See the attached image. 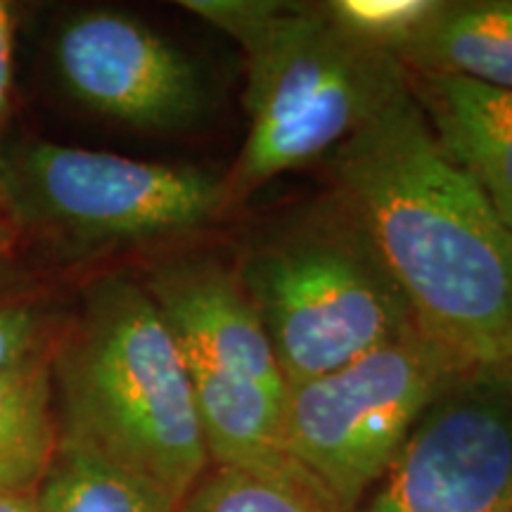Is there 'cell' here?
<instances>
[{
  "instance_id": "cell-1",
  "label": "cell",
  "mask_w": 512,
  "mask_h": 512,
  "mask_svg": "<svg viewBox=\"0 0 512 512\" xmlns=\"http://www.w3.org/2000/svg\"><path fill=\"white\" fill-rule=\"evenodd\" d=\"M418 328L467 366L512 358V230L403 91L328 157Z\"/></svg>"
},
{
  "instance_id": "cell-2",
  "label": "cell",
  "mask_w": 512,
  "mask_h": 512,
  "mask_svg": "<svg viewBox=\"0 0 512 512\" xmlns=\"http://www.w3.org/2000/svg\"><path fill=\"white\" fill-rule=\"evenodd\" d=\"M50 375L60 441L183 501L209 467L195 396L169 325L126 273L83 287L57 330Z\"/></svg>"
},
{
  "instance_id": "cell-3",
  "label": "cell",
  "mask_w": 512,
  "mask_h": 512,
  "mask_svg": "<svg viewBox=\"0 0 512 512\" xmlns=\"http://www.w3.org/2000/svg\"><path fill=\"white\" fill-rule=\"evenodd\" d=\"M181 8L233 38L245 57L249 126L223 176L230 207L275 176L328 159L411 83L392 53L344 31L323 3L183 0Z\"/></svg>"
},
{
  "instance_id": "cell-4",
  "label": "cell",
  "mask_w": 512,
  "mask_h": 512,
  "mask_svg": "<svg viewBox=\"0 0 512 512\" xmlns=\"http://www.w3.org/2000/svg\"><path fill=\"white\" fill-rule=\"evenodd\" d=\"M233 268L287 387L418 325L368 226L332 188L254 230Z\"/></svg>"
},
{
  "instance_id": "cell-5",
  "label": "cell",
  "mask_w": 512,
  "mask_h": 512,
  "mask_svg": "<svg viewBox=\"0 0 512 512\" xmlns=\"http://www.w3.org/2000/svg\"><path fill=\"white\" fill-rule=\"evenodd\" d=\"M140 280L176 339L209 465L313 482L285 448L287 382L233 261L178 254Z\"/></svg>"
},
{
  "instance_id": "cell-6",
  "label": "cell",
  "mask_w": 512,
  "mask_h": 512,
  "mask_svg": "<svg viewBox=\"0 0 512 512\" xmlns=\"http://www.w3.org/2000/svg\"><path fill=\"white\" fill-rule=\"evenodd\" d=\"M230 207L226 178L24 138L0 147V211L12 233L67 249L192 233Z\"/></svg>"
},
{
  "instance_id": "cell-7",
  "label": "cell",
  "mask_w": 512,
  "mask_h": 512,
  "mask_svg": "<svg viewBox=\"0 0 512 512\" xmlns=\"http://www.w3.org/2000/svg\"><path fill=\"white\" fill-rule=\"evenodd\" d=\"M465 368L415 325L347 366L287 387V453L339 510L356 512L425 408Z\"/></svg>"
},
{
  "instance_id": "cell-8",
  "label": "cell",
  "mask_w": 512,
  "mask_h": 512,
  "mask_svg": "<svg viewBox=\"0 0 512 512\" xmlns=\"http://www.w3.org/2000/svg\"><path fill=\"white\" fill-rule=\"evenodd\" d=\"M512 510V358L470 366L437 394L356 512Z\"/></svg>"
},
{
  "instance_id": "cell-9",
  "label": "cell",
  "mask_w": 512,
  "mask_h": 512,
  "mask_svg": "<svg viewBox=\"0 0 512 512\" xmlns=\"http://www.w3.org/2000/svg\"><path fill=\"white\" fill-rule=\"evenodd\" d=\"M53 62L76 102L140 131H178L207 110L200 67L126 12L69 15L55 34Z\"/></svg>"
},
{
  "instance_id": "cell-10",
  "label": "cell",
  "mask_w": 512,
  "mask_h": 512,
  "mask_svg": "<svg viewBox=\"0 0 512 512\" xmlns=\"http://www.w3.org/2000/svg\"><path fill=\"white\" fill-rule=\"evenodd\" d=\"M411 93L441 150L512 230V91L458 76L411 74Z\"/></svg>"
},
{
  "instance_id": "cell-11",
  "label": "cell",
  "mask_w": 512,
  "mask_h": 512,
  "mask_svg": "<svg viewBox=\"0 0 512 512\" xmlns=\"http://www.w3.org/2000/svg\"><path fill=\"white\" fill-rule=\"evenodd\" d=\"M394 57L411 74L512 91V0H437Z\"/></svg>"
},
{
  "instance_id": "cell-12",
  "label": "cell",
  "mask_w": 512,
  "mask_h": 512,
  "mask_svg": "<svg viewBox=\"0 0 512 512\" xmlns=\"http://www.w3.org/2000/svg\"><path fill=\"white\" fill-rule=\"evenodd\" d=\"M50 349L0 368V494H34L60 444Z\"/></svg>"
},
{
  "instance_id": "cell-13",
  "label": "cell",
  "mask_w": 512,
  "mask_h": 512,
  "mask_svg": "<svg viewBox=\"0 0 512 512\" xmlns=\"http://www.w3.org/2000/svg\"><path fill=\"white\" fill-rule=\"evenodd\" d=\"M34 503L36 512H178L181 501L110 460L60 441Z\"/></svg>"
},
{
  "instance_id": "cell-14",
  "label": "cell",
  "mask_w": 512,
  "mask_h": 512,
  "mask_svg": "<svg viewBox=\"0 0 512 512\" xmlns=\"http://www.w3.org/2000/svg\"><path fill=\"white\" fill-rule=\"evenodd\" d=\"M178 512H342L309 479L209 465Z\"/></svg>"
},
{
  "instance_id": "cell-15",
  "label": "cell",
  "mask_w": 512,
  "mask_h": 512,
  "mask_svg": "<svg viewBox=\"0 0 512 512\" xmlns=\"http://www.w3.org/2000/svg\"><path fill=\"white\" fill-rule=\"evenodd\" d=\"M328 15L358 41L396 53L430 17L437 0H330Z\"/></svg>"
},
{
  "instance_id": "cell-16",
  "label": "cell",
  "mask_w": 512,
  "mask_h": 512,
  "mask_svg": "<svg viewBox=\"0 0 512 512\" xmlns=\"http://www.w3.org/2000/svg\"><path fill=\"white\" fill-rule=\"evenodd\" d=\"M57 323L38 299L0 294V368L15 366L53 347Z\"/></svg>"
},
{
  "instance_id": "cell-17",
  "label": "cell",
  "mask_w": 512,
  "mask_h": 512,
  "mask_svg": "<svg viewBox=\"0 0 512 512\" xmlns=\"http://www.w3.org/2000/svg\"><path fill=\"white\" fill-rule=\"evenodd\" d=\"M12 46H15V8L0 0V147L10 117L12 91Z\"/></svg>"
},
{
  "instance_id": "cell-18",
  "label": "cell",
  "mask_w": 512,
  "mask_h": 512,
  "mask_svg": "<svg viewBox=\"0 0 512 512\" xmlns=\"http://www.w3.org/2000/svg\"><path fill=\"white\" fill-rule=\"evenodd\" d=\"M0 512H36L34 494H0Z\"/></svg>"
},
{
  "instance_id": "cell-19",
  "label": "cell",
  "mask_w": 512,
  "mask_h": 512,
  "mask_svg": "<svg viewBox=\"0 0 512 512\" xmlns=\"http://www.w3.org/2000/svg\"><path fill=\"white\" fill-rule=\"evenodd\" d=\"M12 238H15V233H12L10 223L5 221L3 211H0V256H3L5 252H8V247H10Z\"/></svg>"
},
{
  "instance_id": "cell-20",
  "label": "cell",
  "mask_w": 512,
  "mask_h": 512,
  "mask_svg": "<svg viewBox=\"0 0 512 512\" xmlns=\"http://www.w3.org/2000/svg\"><path fill=\"white\" fill-rule=\"evenodd\" d=\"M508 512H512V510H508Z\"/></svg>"
}]
</instances>
